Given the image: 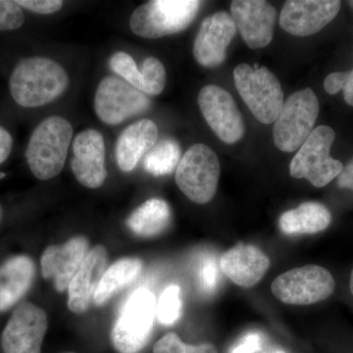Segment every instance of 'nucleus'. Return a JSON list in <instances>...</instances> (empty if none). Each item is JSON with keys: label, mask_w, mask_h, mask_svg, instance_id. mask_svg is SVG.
Segmentation results:
<instances>
[{"label": "nucleus", "mask_w": 353, "mask_h": 353, "mask_svg": "<svg viewBox=\"0 0 353 353\" xmlns=\"http://www.w3.org/2000/svg\"><path fill=\"white\" fill-rule=\"evenodd\" d=\"M141 90L146 95L161 94L166 83V70L160 60L146 58L141 67Z\"/></svg>", "instance_id": "27"}, {"label": "nucleus", "mask_w": 353, "mask_h": 353, "mask_svg": "<svg viewBox=\"0 0 353 353\" xmlns=\"http://www.w3.org/2000/svg\"><path fill=\"white\" fill-rule=\"evenodd\" d=\"M73 138V128L68 120L50 116L32 132L26 159L30 170L39 180L46 181L61 173Z\"/></svg>", "instance_id": "2"}, {"label": "nucleus", "mask_w": 353, "mask_h": 353, "mask_svg": "<svg viewBox=\"0 0 353 353\" xmlns=\"http://www.w3.org/2000/svg\"><path fill=\"white\" fill-rule=\"evenodd\" d=\"M338 187L353 190V158L338 176Z\"/></svg>", "instance_id": "36"}, {"label": "nucleus", "mask_w": 353, "mask_h": 353, "mask_svg": "<svg viewBox=\"0 0 353 353\" xmlns=\"http://www.w3.org/2000/svg\"><path fill=\"white\" fill-rule=\"evenodd\" d=\"M150 97L123 79L109 76L99 83L94 97L97 117L108 125H118L150 108Z\"/></svg>", "instance_id": "10"}, {"label": "nucleus", "mask_w": 353, "mask_h": 353, "mask_svg": "<svg viewBox=\"0 0 353 353\" xmlns=\"http://www.w3.org/2000/svg\"><path fill=\"white\" fill-rule=\"evenodd\" d=\"M24 22V12L17 1L0 0V31L19 29Z\"/></svg>", "instance_id": "31"}, {"label": "nucleus", "mask_w": 353, "mask_h": 353, "mask_svg": "<svg viewBox=\"0 0 353 353\" xmlns=\"http://www.w3.org/2000/svg\"><path fill=\"white\" fill-rule=\"evenodd\" d=\"M199 108L216 136L228 145L238 143L245 134V123L233 97L224 88L208 85L199 94Z\"/></svg>", "instance_id": "12"}, {"label": "nucleus", "mask_w": 353, "mask_h": 353, "mask_svg": "<svg viewBox=\"0 0 353 353\" xmlns=\"http://www.w3.org/2000/svg\"><path fill=\"white\" fill-rule=\"evenodd\" d=\"M348 4H350V6L353 9V0L352 1H348Z\"/></svg>", "instance_id": "39"}, {"label": "nucleus", "mask_w": 353, "mask_h": 353, "mask_svg": "<svg viewBox=\"0 0 353 353\" xmlns=\"http://www.w3.org/2000/svg\"><path fill=\"white\" fill-rule=\"evenodd\" d=\"M234 85L262 124H272L277 119L284 105V92L277 77L266 68L254 69L248 64H240L234 70Z\"/></svg>", "instance_id": "5"}, {"label": "nucleus", "mask_w": 353, "mask_h": 353, "mask_svg": "<svg viewBox=\"0 0 353 353\" xmlns=\"http://www.w3.org/2000/svg\"><path fill=\"white\" fill-rule=\"evenodd\" d=\"M71 168L83 187L97 189L108 178L105 168V143L97 130L81 132L74 139Z\"/></svg>", "instance_id": "16"}, {"label": "nucleus", "mask_w": 353, "mask_h": 353, "mask_svg": "<svg viewBox=\"0 0 353 353\" xmlns=\"http://www.w3.org/2000/svg\"><path fill=\"white\" fill-rule=\"evenodd\" d=\"M220 267L234 284L252 288L264 277L270 260L256 246L240 243L221 256Z\"/></svg>", "instance_id": "19"}, {"label": "nucleus", "mask_w": 353, "mask_h": 353, "mask_svg": "<svg viewBox=\"0 0 353 353\" xmlns=\"http://www.w3.org/2000/svg\"><path fill=\"white\" fill-rule=\"evenodd\" d=\"M331 222V212L324 204L309 201L283 213L279 226L283 233L297 236L320 233L325 231Z\"/></svg>", "instance_id": "22"}, {"label": "nucleus", "mask_w": 353, "mask_h": 353, "mask_svg": "<svg viewBox=\"0 0 353 353\" xmlns=\"http://www.w3.org/2000/svg\"><path fill=\"white\" fill-rule=\"evenodd\" d=\"M338 0H289L280 15V26L296 37H308L324 29L340 12Z\"/></svg>", "instance_id": "13"}, {"label": "nucleus", "mask_w": 353, "mask_h": 353, "mask_svg": "<svg viewBox=\"0 0 353 353\" xmlns=\"http://www.w3.org/2000/svg\"><path fill=\"white\" fill-rule=\"evenodd\" d=\"M261 345V336L259 333H250L243 336L229 353H256Z\"/></svg>", "instance_id": "34"}, {"label": "nucleus", "mask_w": 353, "mask_h": 353, "mask_svg": "<svg viewBox=\"0 0 353 353\" xmlns=\"http://www.w3.org/2000/svg\"><path fill=\"white\" fill-rule=\"evenodd\" d=\"M17 3L27 10L43 15L57 13L63 6L61 0H19Z\"/></svg>", "instance_id": "33"}, {"label": "nucleus", "mask_w": 353, "mask_h": 353, "mask_svg": "<svg viewBox=\"0 0 353 353\" xmlns=\"http://www.w3.org/2000/svg\"><path fill=\"white\" fill-rule=\"evenodd\" d=\"M34 262L26 255L12 257L0 266V311L25 296L34 282Z\"/></svg>", "instance_id": "21"}, {"label": "nucleus", "mask_w": 353, "mask_h": 353, "mask_svg": "<svg viewBox=\"0 0 353 353\" xmlns=\"http://www.w3.org/2000/svg\"><path fill=\"white\" fill-rule=\"evenodd\" d=\"M13 148V139L10 132L0 126V165L9 157Z\"/></svg>", "instance_id": "35"}, {"label": "nucleus", "mask_w": 353, "mask_h": 353, "mask_svg": "<svg viewBox=\"0 0 353 353\" xmlns=\"http://www.w3.org/2000/svg\"><path fill=\"white\" fill-rule=\"evenodd\" d=\"M220 161L209 146L197 143L181 158L175 180L181 192L190 201L205 204L212 201L220 178Z\"/></svg>", "instance_id": "8"}, {"label": "nucleus", "mask_w": 353, "mask_h": 353, "mask_svg": "<svg viewBox=\"0 0 353 353\" xmlns=\"http://www.w3.org/2000/svg\"><path fill=\"white\" fill-rule=\"evenodd\" d=\"M153 353H218V350L212 343L187 345L175 333H170L165 334L155 343Z\"/></svg>", "instance_id": "28"}, {"label": "nucleus", "mask_w": 353, "mask_h": 353, "mask_svg": "<svg viewBox=\"0 0 353 353\" xmlns=\"http://www.w3.org/2000/svg\"><path fill=\"white\" fill-rule=\"evenodd\" d=\"M324 88L330 94H336L343 90V99L353 108V69L330 74L325 79Z\"/></svg>", "instance_id": "30"}, {"label": "nucleus", "mask_w": 353, "mask_h": 353, "mask_svg": "<svg viewBox=\"0 0 353 353\" xmlns=\"http://www.w3.org/2000/svg\"><path fill=\"white\" fill-rule=\"evenodd\" d=\"M275 353H284V352H275Z\"/></svg>", "instance_id": "40"}, {"label": "nucleus", "mask_w": 353, "mask_h": 353, "mask_svg": "<svg viewBox=\"0 0 353 353\" xmlns=\"http://www.w3.org/2000/svg\"><path fill=\"white\" fill-rule=\"evenodd\" d=\"M182 297L181 288L178 285H171L162 292L157 303V317L161 324H175L182 315Z\"/></svg>", "instance_id": "26"}, {"label": "nucleus", "mask_w": 353, "mask_h": 353, "mask_svg": "<svg viewBox=\"0 0 353 353\" xmlns=\"http://www.w3.org/2000/svg\"><path fill=\"white\" fill-rule=\"evenodd\" d=\"M231 16L243 41L252 50L268 46L273 39L277 10L264 0H234Z\"/></svg>", "instance_id": "15"}, {"label": "nucleus", "mask_w": 353, "mask_h": 353, "mask_svg": "<svg viewBox=\"0 0 353 353\" xmlns=\"http://www.w3.org/2000/svg\"><path fill=\"white\" fill-rule=\"evenodd\" d=\"M108 263V250L103 245L90 250L68 287V307L72 312L81 314L90 307Z\"/></svg>", "instance_id": "18"}, {"label": "nucleus", "mask_w": 353, "mask_h": 353, "mask_svg": "<svg viewBox=\"0 0 353 353\" xmlns=\"http://www.w3.org/2000/svg\"><path fill=\"white\" fill-rule=\"evenodd\" d=\"M64 353H75V352H64Z\"/></svg>", "instance_id": "41"}, {"label": "nucleus", "mask_w": 353, "mask_h": 353, "mask_svg": "<svg viewBox=\"0 0 353 353\" xmlns=\"http://www.w3.org/2000/svg\"><path fill=\"white\" fill-rule=\"evenodd\" d=\"M88 248L85 236H76L61 245L48 246L41 255L43 277L53 281L58 292H64L90 252Z\"/></svg>", "instance_id": "17"}, {"label": "nucleus", "mask_w": 353, "mask_h": 353, "mask_svg": "<svg viewBox=\"0 0 353 353\" xmlns=\"http://www.w3.org/2000/svg\"><path fill=\"white\" fill-rule=\"evenodd\" d=\"M336 283L324 267L306 265L279 276L272 283V292L279 301L292 305H309L333 294Z\"/></svg>", "instance_id": "9"}, {"label": "nucleus", "mask_w": 353, "mask_h": 353, "mask_svg": "<svg viewBox=\"0 0 353 353\" xmlns=\"http://www.w3.org/2000/svg\"><path fill=\"white\" fill-rule=\"evenodd\" d=\"M350 290H352V294L353 296V270L352 272V276H350Z\"/></svg>", "instance_id": "37"}, {"label": "nucleus", "mask_w": 353, "mask_h": 353, "mask_svg": "<svg viewBox=\"0 0 353 353\" xmlns=\"http://www.w3.org/2000/svg\"><path fill=\"white\" fill-rule=\"evenodd\" d=\"M157 126L152 120H139L128 126L116 143V161L121 170H134L139 160L157 143Z\"/></svg>", "instance_id": "20"}, {"label": "nucleus", "mask_w": 353, "mask_h": 353, "mask_svg": "<svg viewBox=\"0 0 353 353\" xmlns=\"http://www.w3.org/2000/svg\"><path fill=\"white\" fill-rule=\"evenodd\" d=\"M236 30L233 17L226 11H218L204 19L192 50L197 63L206 68H214L222 64Z\"/></svg>", "instance_id": "14"}, {"label": "nucleus", "mask_w": 353, "mask_h": 353, "mask_svg": "<svg viewBox=\"0 0 353 353\" xmlns=\"http://www.w3.org/2000/svg\"><path fill=\"white\" fill-rule=\"evenodd\" d=\"M319 111L317 95L310 88L290 95L275 121L273 137L276 148L284 152L299 150L314 130Z\"/></svg>", "instance_id": "7"}, {"label": "nucleus", "mask_w": 353, "mask_h": 353, "mask_svg": "<svg viewBox=\"0 0 353 353\" xmlns=\"http://www.w3.org/2000/svg\"><path fill=\"white\" fill-rule=\"evenodd\" d=\"M170 206L160 199H148L139 206L128 218L130 230L139 236L152 238L163 233L170 226Z\"/></svg>", "instance_id": "23"}, {"label": "nucleus", "mask_w": 353, "mask_h": 353, "mask_svg": "<svg viewBox=\"0 0 353 353\" xmlns=\"http://www.w3.org/2000/svg\"><path fill=\"white\" fill-rule=\"evenodd\" d=\"M180 145L173 139H163L150 148L143 158V168L152 176L169 175L181 161Z\"/></svg>", "instance_id": "25"}, {"label": "nucleus", "mask_w": 353, "mask_h": 353, "mask_svg": "<svg viewBox=\"0 0 353 353\" xmlns=\"http://www.w3.org/2000/svg\"><path fill=\"white\" fill-rule=\"evenodd\" d=\"M143 263L138 259L118 260L106 269L94 296L95 305L101 306L118 292L134 282L141 274Z\"/></svg>", "instance_id": "24"}, {"label": "nucleus", "mask_w": 353, "mask_h": 353, "mask_svg": "<svg viewBox=\"0 0 353 353\" xmlns=\"http://www.w3.org/2000/svg\"><path fill=\"white\" fill-rule=\"evenodd\" d=\"M157 317V299L145 288L137 290L123 304L112 332L111 341L119 353H139L152 336Z\"/></svg>", "instance_id": "3"}, {"label": "nucleus", "mask_w": 353, "mask_h": 353, "mask_svg": "<svg viewBox=\"0 0 353 353\" xmlns=\"http://www.w3.org/2000/svg\"><path fill=\"white\" fill-rule=\"evenodd\" d=\"M48 325L43 308L31 303L21 304L2 332V350L4 353H41Z\"/></svg>", "instance_id": "11"}, {"label": "nucleus", "mask_w": 353, "mask_h": 353, "mask_svg": "<svg viewBox=\"0 0 353 353\" xmlns=\"http://www.w3.org/2000/svg\"><path fill=\"white\" fill-rule=\"evenodd\" d=\"M1 218H2V209H1V206H0V221H1Z\"/></svg>", "instance_id": "38"}, {"label": "nucleus", "mask_w": 353, "mask_h": 353, "mask_svg": "<svg viewBox=\"0 0 353 353\" xmlns=\"http://www.w3.org/2000/svg\"><path fill=\"white\" fill-rule=\"evenodd\" d=\"M199 282L205 292H212L219 283V270L214 257L206 256L199 267Z\"/></svg>", "instance_id": "32"}, {"label": "nucleus", "mask_w": 353, "mask_h": 353, "mask_svg": "<svg viewBox=\"0 0 353 353\" xmlns=\"http://www.w3.org/2000/svg\"><path fill=\"white\" fill-rule=\"evenodd\" d=\"M201 1L152 0L132 12L130 27L137 36L159 39L187 29L199 14Z\"/></svg>", "instance_id": "4"}, {"label": "nucleus", "mask_w": 353, "mask_h": 353, "mask_svg": "<svg viewBox=\"0 0 353 353\" xmlns=\"http://www.w3.org/2000/svg\"><path fill=\"white\" fill-rule=\"evenodd\" d=\"M336 132L331 127L315 128L292 158L290 173L296 179H306L316 188L326 187L343 169L340 160L331 157Z\"/></svg>", "instance_id": "6"}, {"label": "nucleus", "mask_w": 353, "mask_h": 353, "mask_svg": "<svg viewBox=\"0 0 353 353\" xmlns=\"http://www.w3.org/2000/svg\"><path fill=\"white\" fill-rule=\"evenodd\" d=\"M68 85L69 77L63 67L50 58L41 57L21 60L9 81L14 101L27 108L51 103Z\"/></svg>", "instance_id": "1"}, {"label": "nucleus", "mask_w": 353, "mask_h": 353, "mask_svg": "<svg viewBox=\"0 0 353 353\" xmlns=\"http://www.w3.org/2000/svg\"><path fill=\"white\" fill-rule=\"evenodd\" d=\"M113 72L137 90H141V72L131 55L123 51L114 53L109 59Z\"/></svg>", "instance_id": "29"}]
</instances>
